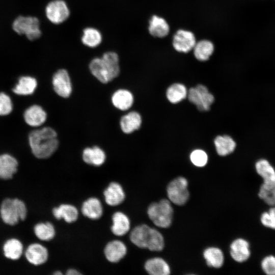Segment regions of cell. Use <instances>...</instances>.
I'll use <instances>...</instances> for the list:
<instances>
[{
    "label": "cell",
    "mask_w": 275,
    "mask_h": 275,
    "mask_svg": "<svg viewBox=\"0 0 275 275\" xmlns=\"http://www.w3.org/2000/svg\"><path fill=\"white\" fill-rule=\"evenodd\" d=\"M57 136V132L49 127L32 131L29 135V142L32 153L39 159L50 157L58 148Z\"/></svg>",
    "instance_id": "cell-1"
},
{
    "label": "cell",
    "mask_w": 275,
    "mask_h": 275,
    "mask_svg": "<svg viewBox=\"0 0 275 275\" xmlns=\"http://www.w3.org/2000/svg\"><path fill=\"white\" fill-rule=\"evenodd\" d=\"M92 74L100 82L107 84L120 73L119 59L114 51L105 52L101 58H95L89 64Z\"/></svg>",
    "instance_id": "cell-2"
},
{
    "label": "cell",
    "mask_w": 275,
    "mask_h": 275,
    "mask_svg": "<svg viewBox=\"0 0 275 275\" xmlns=\"http://www.w3.org/2000/svg\"><path fill=\"white\" fill-rule=\"evenodd\" d=\"M130 239L136 246L152 251H160L164 245L162 234L157 230L142 224L135 227L131 232Z\"/></svg>",
    "instance_id": "cell-3"
},
{
    "label": "cell",
    "mask_w": 275,
    "mask_h": 275,
    "mask_svg": "<svg viewBox=\"0 0 275 275\" xmlns=\"http://www.w3.org/2000/svg\"><path fill=\"white\" fill-rule=\"evenodd\" d=\"M1 217L6 224L15 225L19 221L25 219L27 209L25 204L18 199H6L1 205Z\"/></svg>",
    "instance_id": "cell-4"
},
{
    "label": "cell",
    "mask_w": 275,
    "mask_h": 275,
    "mask_svg": "<svg viewBox=\"0 0 275 275\" xmlns=\"http://www.w3.org/2000/svg\"><path fill=\"white\" fill-rule=\"evenodd\" d=\"M147 213L149 218L156 226L167 228L172 224L173 209L167 199H162L158 202L152 203L148 207Z\"/></svg>",
    "instance_id": "cell-5"
},
{
    "label": "cell",
    "mask_w": 275,
    "mask_h": 275,
    "mask_svg": "<svg viewBox=\"0 0 275 275\" xmlns=\"http://www.w3.org/2000/svg\"><path fill=\"white\" fill-rule=\"evenodd\" d=\"M12 29L16 33L24 35L31 41L39 39L42 34L39 20L32 16H18L12 23Z\"/></svg>",
    "instance_id": "cell-6"
},
{
    "label": "cell",
    "mask_w": 275,
    "mask_h": 275,
    "mask_svg": "<svg viewBox=\"0 0 275 275\" xmlns=\"http://www.w3.org/2000/svg\"><path fill=\"white\" fill-rule=\"evenodd\" d=\"M187 180L178 177L171 181L167 186V195L170 201L177 205H183L189 198Z\"/></svg>",
    "instance_id": "cell-7"
},
{
    "label": "cell",
    "mask_w": 275,
    "mask_h": 275,
    "mask_svg": "<svg viewBox=\"0 0 275 275\" xmlns=\"http://www.w3.org/2000/svg\"><path fill=\"white\" fill-rule=\"evenodd\" d=\"M189 101L195 104L201 111H207L214 101L213 95L210 93L206 87L198 85L191 88L187 92Z\"/></svg>",
    "instance_id": "cell-8"
},
{
    "label": "cell",
    "mask_w": 275,
    "mask_h": 275,
    "mask_svg": "<svg viewBox=\"0 0 275 275\" xmlns=\"http://www.w3.org/2000/svg\"><path fill=\"white\" fill-rule=\"evenodd\" d=\"M45 14L52 23L59 24L66 21L70 15V10L66 3L63 0H53L46 5Z\"/></svg>",
    "instance_id": "cell-9"
},
{
    "label": "cell",
    "mask_w": 275,
    "mask_h": 275,
    "mask_svg": "<svg viewBox=\"0 0 275 275\" xmlns=\"http://www.w3.org/2000/svg\"><path fill=\"white\" fill-rule=\"evenodd\" d=\"M54 92L60 97L68 98L72 91L70 76L65 69L58 70L53 75L52 80Z\"/></svg>",
    "instance_id": "cell-10"
},
{
    "label": "cell",
    "mask_w": 275,
    "mask_h": 275,
    "mask_svg": "<svg viewBox=\"0 0 275 275\" xmlns=\"http://www.w3.org/2000/svg\"><path fill=\"white\" fill-rule=\"evenodd\" d=\"M196 43L194 34L188 31L179 30L174 35L173 46L180 52L187 53L193 49Z\"/></svg>",
    "instance_id": "cell-11"
},
{
    "label": "cell",
    "mask_w": 275,
    "mask_h": 275,
    "mask_svg": "<svg viewBox=\"0 0 275 275\" xmlns=\"http://www.w3.org/2000/svg\"><path fill=\"white\" fill-rule=\"evenodd\" d=\"M230 253L235 261L239 263L245 262L251 255L249 242L243 238L234 240L230 245Z\"/></svg>",
    "instance_id": "cell-12"
},
{
    "label": "cell",
    "mask_w": 275,
    "mask_h": 275,
    "mask_svg": "<svg viewBox=\"0 0 275 275\" xmlns=\"http://www.w3.org/2000/svg\"><path fill=\"white\" fill-rule=\"evenodd\" d=\"M23 117L25 122L32 127H38L46 121L47 114L41 106L33 105L28 107L24 112Z\"/></svg>",
    "instance_id": "cell-13"
},
{
    "label": "cell",
    "mask_w": 275,
    "mask_h": 275,
    "mask_svg": "<svg viewBox=\"0 0 275 275\" xmlns=\"http://www.w3.org/2000/svg\"><path fill=\"white\" fill-rule=\"evenodd\" d=\"M25 255L28 261L35 265L44 263L48 256L47 249L39 243H33L29 245Z\"/></svg>",
    "instance_id": "cell-14"
},
{
    "label": "cell",
    "mask_w": 275,
    "mask_h": 275,
    "mask_svg": "<svg viewBox=\"0 0 275 275\" xmlns=\"http://www.w3.org/2000/svg\"><path fill=\"white\" fill-rule=\"evenodd\" d=\"M127 253L125 244L121 241L115 240L108 242L104 249V255L111 262L116 263L121 260Z\"/></svg>",
    "instance_id": "cell-15"
},
{
    "label": "cell",
    "mask_w": 275,
    "mask_h": 275,
    "mask_svg": "<svg viewBox=\"0 0 275 275\" xmlns=\"http://www.w3.org/2000/svg\"><path fill=\"white\" fill-rule=\"evenodd\" d=\"M106 203L112 206L120 204L124 201L125 195L122 187L117 182L111 183L103 193Z\"/></svg>",
    "instance_id": "cell-16"
},
{
    "label": "cell",
    "mask_w": 275,
    "mask_h": 275,
    "mask_svg": "<svg viewBox=\"0 0 275 275\" xmlns=\"http://www.w3.org/2000/svg\"><path fill=\"white\" fill-rule=\"evenodd\" d=\"M18 163L15 158L8 154L0 155V179H11L17 171Z\"/></svg>",
    "instance_id": "cell-17"
},
{
    "label": "cell",
    "mask_w": 275,
    "mask_h": 275,
    "mask_svg": "<svg viewBox=\"0 0 275 275\" xmlns=\"http://www.w3.org/2000/svg\"><path fill=\"white\" fill-rule=\"evenodd\" d=\"M142 124V118L139 113L132 111L122 116L120 119V125L122 131L129 134L138 130Z\"/></svg>",
    "instance_id": "cell-18"
},
{
    "label": "cell",
    "mask_w": 275,
    "mask_h": 275,
    "mask_svg": "<svg viewBox=\"0 0 275 275\" xmlns=\"http://www.w3.org/2000/svg\"><path fill=\"white\" fill-rule=\"evenodd\" d=\"M82 159L86 163L94 166H100L105 161V152L98 146L86 148L82 152Z\"/></svg>",
    "instance_id": "cell-19"
},
{
    "label": "cell",
    "mask_w": 275,
    "mask_h": 275,
    "mask_svg": "<svg viewBox=\"0 0 275 275\" xmlns=\"http://www.w3.org/2000/svg\"><path fill=\"white\" fill-rule=\"evenodd\" d=\"M132 93L125 89H119L112 95V102L114 106L121 111H126L131 107L133 103Z\"/></svg>",
    "instance_id": "cell-20"
},
{
    "label": "cell",
    "mask_w": 275,
    "mask_h": 275,
    "mask_svg": "<svg viewBox=\"0 0 275 275\" xmlns=\"http://www.w3.org/2000/svg\"><path fill=\"white\" fill-rule=\"evenodd\" d=\"M145 268L151 275H168L171 272L167 262L159 257L148 260L145 264Z\"/></svg>",
    "instance_id": "cell-21"
},
{
    "label": "cell",
    "mask_w": 275,
    "mask_h": 275,
    "mask_svg": "<svg viewBox=\"0 0 275 275\" xmlns=\"http://www.w3.org/2000/svg\"><path fill=\"white\" fill-rule=\"evenodd\" d=\"M81 211L85 216L90 219H97L102 215V206L97 198H90L83 203Z\"/></svg>",
    "instance_id": "cell-22"
},
{
    "label": "cell",
    "mask_w": 275,
    "mask_h": 275,
    "mask_svg": "<svg viewBox=\"0 0 275 275\" xmlns=\"http://www.w3.org/2000/svg\"><path fill=\"white\" fill-rule=\"evenodd\" d=\"M149 32L155 37L162 38L167 36L170 28L166 20L160 17L153 15L149 21Z\"/></svg>",
    "instance_id": "cell-23"
},
{
    "label": "cell",
    "mask_w": 275,
    "mask_h": 275,
    "mask_svg": "<svg viewBox=\"0 0 275 275\" xmlns=\"http://www.w3.org/2000/svg\"><path fill=\"white\" fill-rule=\"evenodd\" d=\"M111 230L114 234L121 236L126 234L130 229V221L126 215L121 212H116L112 216Z\"/></svg>",
    "instance_id": "cell-24"
},
{
    "label": "cell",
    "mask_w": 275,
    "mask_h": 275,
    "mask_svg": "<svg viewBox=\"0 0 275 275\" xmlns=\"http://www.w3.org/2000/svg\"><path fill=\"white\" fill-rule=\"evenodd\" d=\"M37 86L36 79L30 76H22L13 89V92L19 95H29L32 94Z\"/></svg>",
    "instance_id": "cell-25"
},
{
    "label": "cell",
    "mask_w": 275,
    "mask_h": 275,
    "mask_svg": "<svg viewBox=\"0 0 275 275\" xmlns=\"http://www.w3.org/2000/svg\"><path fill=\"white\" fill-rule=\"evenodd\" d=\"M52 212L57 219L63 218L69 223L75 222L78 215L76 208L69 204H62L58 207L53 208Z\"/></svg>",
    "instance_id": "cell-26"
},
{
    "label": "cell",
    "mask_w": 275,
    "mask_h": 275,
    "mask_svg": "<svg viewBox=\"0 0 275 275\" xmlns=\"http://www.w3.org/2000/svg\"><path fill=\"white\" fill-rule=\"evenodd\" d=\"M214 143L216 152L220 156H226L232 153L236 147L235 141L227 135L216 136Z\"/></svg>",
    "instance_id": "cell-27"
},
{
    "label": "cell",
    "mask_w": 275,
    "mask_h": 275,
    "mask_svg": "<svg viewBox=\"0 0 275 275\" xmlns=\"http://www.w3.org/2000/svg\"><path fill=\"white\" fill-rule=\"evenodd\" d=\"M203 256L209 266L220 268L223 265L224 254L222 251L217 248H208L204 251Z\"/></svg>",
    "instance_id": "cell-28"
},
{
    "label": "cell",
    "mask_w": 275,
    "mask_h": 275,
    "mask_svg": "<svg viewBox=\"0 0 275 275\" xmlns=\"http://www.w3.org/2000/svg\"><path fill=\"white\" fill-rule=\"evenodd\" d=\"M196 58L200 61L208 60L214 51L213 43L207 40H203L196 43L194 48Z\"/></svg>",
    "instance_id": "cell-29"
},
{
    "label": "cell",
    "mask_w": 275,
    "mask_h": 275,
    "mask_svg": "<svg viewBox=\"0 0 275 275\" xmlns=\"http://www.w3.org/2000/svg\"><path fill=\"white\" fill-rule=\"evenodd\" d=\"M3 251L6 257L12 260H17L22 254L23 245L19 240L10 239L4 244Z\"/></svg>",
    "instance_id": "cell-30"
},
{
    "label": "cell",
    "mask_w": 275,
    "mask_h": 275,
    "mask_svg": "<svg viewBox=\"0 0 275 275\" xmlns=\"http://www.w3.org/2000/svg\"><path fill=\"white\" fill-rule=\"evenodd\" d=\"M102 40V35L97 29L89 27L83 30L81 41L85 45L94 48L101 43Z\"/></svg>",
    "instance_id": "cell-31"
},
{
    "label": "cell",
    "mask_w": 275,
    "mask_h": 275,
    "mask_svg": "<svg viewBox=\"0 0 275 275\" xmlns=\"http://www.w3.org/2000/svg\"><path fill=\"white\" fill-rule=\"evenodd\" d=\"M255 168L263 182L275 181V170L267 160L261 159L257 161Z\"/></svg>",
    "instance_id": "cell-32"
},
{
    "label": "cell",
    "mask_w": 275,
    "mask_h": 275,
    "mask_svg": "<svg viewBox=\"0 0 275 275\" xmlns=\"http://www.w3.org/2000/svg\"><path fill=\"white\" fill-rule=\"evenodd\" d=\"M166 94L168 100L175 104L180 102L186 97L187 91L184 85L176 83L168 88Z\"/></svg>",
    "instance_id": "cell-33"
},
{
    "label": "cell",
    "mask_w": 275,
    "mask_h": 275,
    "mask_svg": "<svg viewBox=\"0 0 275 275\" xmlns=\"http://www.w3.org/2000/svg\"><path fill=\"white\" fill-rule=\"evenodd\" d=\"M258 196L266 204L275 206V181L263 182L260 187Z\"/></svg>",
    "instance_id": "cell-34"
},
{
    "label": "cell",
    "mask_w": 275,
    "mask_h": 275,
    "mask_svg": "<svg viewBox=\"0 0 275 275\" xmlns=\"http://www.w3.org/2000/svg\"><path fill=\"white\" fill-rule=\"evenodd\" d=\"M34 232L39 239L44 241L50 240L55 235L53 226L49 222L37 224L34 227Z\"/></svg>",
    "instance_id": "cell-35"
},
{
    "label": "cell",
    "mask_w": 275,
    "mask_h": 275,
    "mask_svg": "<svg viewBox=\"0 0 275 275\" xmlns=\"http://www.w3.org/2000/svg\"><path fill=\"white\" fill-rule=\"evenodd\" d=\"M260 221L264 227L275 230V206H272L267 211L262 213Z\"/></svg>",
    "instance_id": "cell-36"
},
{
    "label": "cell",
    "mask_w": 275,
    "mask_h": 275,
    "mask_svg": "<svg viewBox=\"0 0 275 275\" xmlns=\"http://www.w3.org/2000/svg\"><path fill=\"white\" fill-rule=\"evenodd\" d=\"M191 162L196 166L199 167H204L208 161V156L206 153L200 149L193 151L190 155Z\"/></svg>",
    "instance_id": "cell-37"
},
{
    "label": "cell",
    "mask_w": 275,
    "mask_h": 275,
    "mask_svg": "<svg viewBox=\"0 0 275 275\" xmlns=\"http://www.w3.org/2000/svg\"><path fill=\"white\" fill-rule=\"evenodd\" d=\"M13 109L10 97L5 93H0V116L8 115Z\"/></svg>",
    "instance_id": "cell-38"
},
{
    "label": "cell",
    "mask_w": 275,
    "mask_h": 275,
    "mask_svg": "<svg viewBox=\"0 0 275 275\" xmlns=\"http://www.w3.org/2000/svg\"><path fill=\"white\" fill-rule=\"evenodd\" d=\"M263 272L267 275H275V256L268 255L265 257L261 263Z\"/></svg>",
    "instance_id": "cell-39"
},
{
    "label": "cell",
    "mask_w": 275,
    "mask_h": 275,
    "mask_svg": "<svg viewBox=\"0 0 275 275\" xmlns=\"http://www.w3.org/2000/svg\"><path fill=\"white\" fill-rule=\"evenodd\" d=\"M66 274L67 275H78L81 274V273L78 272L77 270L74 269H70L67 270Z\"/></svg>",
    "instance_id": "cell-40"
},
{
    "label": "cell",
    "mask_w": 275,
    "mask_h": 275,
    "mask_svg": "<svg viewBox=\"0 0 275 275\" xmlns=\"http://www.w3.org/2000/svg\"><path fill=\"white\" fill-rule=\"evenodd\" d=\"M54 274H62V273L59 271H56L54 273Z\"/></svg>",
    "instance_id": "cell-41"
}]
</instances>
